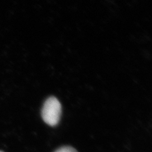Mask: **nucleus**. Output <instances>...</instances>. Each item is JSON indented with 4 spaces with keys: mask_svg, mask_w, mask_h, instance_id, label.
I'll use <instances>...</instances> for the list:
<instances>
[{
    "mask_svg": "<svg viewBox=\"0 0 152 152\" xmlns=\"http://www.w3.org/2000/svg\"><path fill=\"white\" fill-rule=\"evenodd\" d=\"M61 105L59 100L54 96L48 98L42 106L41 115L45 122L50 126H55L60 120Z\"/></svg>",
    "mask_w": 152,
    "mask_h": 152,
    "instance_id": "f257e3e1",
    "label": "nucleus"
},
{
    "mask_svg": "<svg viewBox=\"0 0 152 152\" xmlns=\"http://www.w3.org/2000/svg\"><path fill=\"white\" fill-rule=\"evenodd\" d=\"M55 152H77L75 148L72 146H62L56 150Z\"/></svg>",
    "mask_w": 152,
    "mask_h": 152,
    "instance_id": "f03ea898",
    "label": "nucleus"
},
{
    "mask_svg": "<svg viewBox=\"0 0 152 152\" xmlns=\"http://www.w3.org/2000/svg\"><path fill=\"white\" fill-rule=\"evenodd\" d=\"M0 152H3V151H0Z\"/></svg>",
    "mask_w": 152,
    "mask_h": 152,
    "instance_id": "7ed1b4c3",
    "label": "nucleus"
}]
</instances>
